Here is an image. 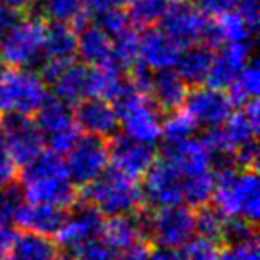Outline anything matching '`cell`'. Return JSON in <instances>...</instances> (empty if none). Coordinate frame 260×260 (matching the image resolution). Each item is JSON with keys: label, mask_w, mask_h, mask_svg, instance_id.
Masks as SVG:
<instances>
[{"label": "cell", "mask_w": 260, "mask_h": 260, "mask_svg": "<svg viewBox=\"0 0 260 260\" xmlns=\"http://www.w3.org/2000/svg\"><path fill=\"white\" fill-rule=\"evenodd\" d=\"M36 126L43 136L45 145H48L50 152L57 155H64L80 134L72 105H66L57 98L47 100L41 105L36 112Z\"/></svg>", "instance_id": "cell-11"}, {"label": "cell", "mask_w": 260, "mask_h": 260, "mask_svg": "<svg viewBox=\"0 0 260 260\" xmlns=\"http://www.w3.org/2000/svg\"><path fill=\"white\" fill-rule=\"evenodd\" d=\"M73 116L80 132L104 141L107 138H112L119 128L114 105L100 98H84L77 104Z\"/></svg>", "instance_id": "cell-18"}, {"label": "cell", "mask_w": 260, "mask_h": 260, "mask_svg": "<svg viewBox=\"0 0 260 260\" xmlns=\"http://www.w3.org/2000/svg\"><path fill=\"white\" fill-rule=\"evenodd\" d=\"M48 100V86L41 73L30 68L0 70V114L34 116Z\"/></svg>", "instance_id": "cell-5"}, {"label": "cell", "mask_w": 260, "mask_h": 260, "mask_svg": "<svg viewBox=\"0 0 260 260\" xmlns=\"http://www.w3.org/2000/svg\"><path fill=\"white\" fill-rule=\"evenodd\" d=\"M4 68V61H2V55H0V70Z\"/></svg>", "instance_id": "cell-49"}, {"label": "cell", "mask_w": 260, "mask_h": 260, "mask_svg": "<svg viewBox=\"0 0 260 260\" xmlns=\"http://www.w3.org/2000/svg\"><path fill=\"white\" fill-rule=\"evenodd\" d=\"M160 23V29L182 48L202 45L212 38V18H209L196 4H189L185 0L168 6Z\"/></svg>", "instance_id": "cell-10"}, {"label": "cell", "mask_w": 260, "mask_h": 260, "mask_svg": "<svg viewBox=\"0 0 260 260\" xmlns=\"http://www.w3.org/2000/svg\"><path fill=\"white\" fill-rule=\"evenodd\" d=\"M77 57V32L73 27L62 23H52L47 27L43 55H41V77L45 80L61 70L62 66L73 62Z\"/></svg>", "instance_id": "cell-19"}, {"label": "cell", "mask_w": 260, "mask_h": 260, "mask_svg": "<svg viewBox=\"0 0 260 260\" xmlns=\"http://www.w3.org/2000/svg\"><path fill=\"white\" fill-rule=\"evenodd\" d=\"M121 70L114 64L89 66L87 75V98H100V100L112 102L126 89Z\"/></svg>", "instance_id": "cell-29"}, {"label": "cell", "mask_w": 260, "mask_h": 260, "mask_svg": "<svg viewBox=\"0 0 260 260\" xmlns=\"http://www.w3.org/2000/svg\"><path fill=\"white\" fill-rule=\"evenodd\" d=\"M182 47L162 29L150 27L139 36V64L150 73L173 70Z\"/></svg>", "instance_id": "cell-20"}, {"label": "cell", "mask_w": 260, "mask_h": 260, "mask_svg": "<svg viewBox=\"0 0 260 260\" xmlns=\"http://www.w3.org/2000/svg\"><path fill=\"white\" fill-rule=\"evenodd\" d=\"M87 75H89V66L77 64L73 61L52 73L47 82H50L57 100L64 102L66 105H77L84 98H87Z\"/></svg>", "instance_id": "cell-24"}, {"label": "cell", "mask_w": 260, "mask_h": 260, "mask_svg": "<svg viewBox=\"0 0 260 260\" xmlns=\"http://www.w3.org/2000/svg\"><path fill=\"white\" fill-rule=\"evenodd\" d=\"M210 200L226 219L255 224L260 216V180L255 168L226 166L216 171Z\"/></svg>", "instance_id": "cell-4"}, {"label": "cell", "mask_w": 260, "mask_h": 260, "mask_svg": "<svg viewBox=\"0 0 260 260\" xmlns=\"http://www.w3.org/2000/svg\"><path fill=\"white\" fill-rule=\"evenodd\" d=\"M242 0H198V8L205 13L209 18H214L217 15H223V13L234 11L237 9V6L241 4Z\"/></svg>", "instance_id": "cell-42"}, {"label": "cell", "mask_w": 260, "mask_h": 260, "mask_svg": "<svg viewBox=\"0 0 260 260\" xmlns=\"http://www.w3.org/2000/svg\"><path fill=\"white\" fill-rule=\"evenodd\" d=\"M241 107V111L232 112L219 126L210 128L205 143L214 155L232 159L242 168H255L258 157L256 136L260 130L258 102L251 100Z\"/></svg>", "instance_id": "cell-2"}, {"label": "cell", "mask_w": 260, "mask_h": 260, "mask_svg": "<svg viewBox=\"0 0 260 260\" xmlns=\"http://www.w3.org/2000/svg\"><path fill=\"white\" fill-rule=\"evenodd\" d=\"M155 160L157 153L153 145L136 141L126 136L114 138L112 145L109 146V164H112V170L136 180L145 177Z\"/></svg>", "instance_id": "cell-17"}, {"label": "cell", "mask_w": 260, "mask_h": 260, "mask_svg": "<svg viewBox=\"0 0 260 260\" xmlns=\"http://www.w3.org/2000/svg\"><path fill=\"white\" fill-rule=\"evenodd\" d=\"M86 202L100 216L112 217L136 214L145 200L143 189L136 178L116 170H107L102 177L86 185Z\"/></svg>", "instance_id": "cell-6"}, {"label": "cell", "mask_w": 260, "mask_h": 260, "mask_svg": "<svg viewBox=\"0 0 260 260\" xmlns=\"http://www.w3.org/2000/svg\"><path fill=\"white\" fill-rule=\"evenodd\" d=\"M102 224L104 219L93 207H80L68 216L64 214L54 234L55 244L59 249H64V253H73L100 237Z\"/></svg>", "instance_id": "cell-16"}, {"label": "cell", "mask_w": 260, "mask_h": 260, "mask_svg": "<svg viewBox=\"0 0 260 260\" xmlns=\"http://www.w3.org/2000/svg\"><path fill=\"white\" fill-rule=\"evenodd\" d=\"M228 96L234 105H244L251 100H256L260 91V68L255 59H249L244 64V68L237 73L234 80L230 82Z\"/></svg>", "instance_id": "cell-32"}, {"label": "cell", "mask_w": 260, "mask_h": 260, "mask_svg": "<svg viewBox=\"0 0 260 260\" xmlns=\"http://www.w3.org/2000/svg\"><path fill=\"white\" fill-rule=\"evenodd\" d=\"M8 260H59V248L52 237L30 232H16Z\"/></svg>", "instance_id": "cell-27"}, {"label": "cell", "mask_w": 260, "mask_h": 260, "mask_svg": "<svg viewBox=\"0 0 260 260\" xmlns=\"http://www.w3.org/2000/svg\"><path fill=\"white\" fill-rule=\"evenodd\" d=\"M168 4H173V2H180V0H166Z\"/></svg>", "instance_id": "cell-50"}, {"label": "cell", "mask_w": 260, "mask_h": 260, "mask_svg": "<svg viewBox=\"0 0 260 260\" xmlns=\"http://www.w3.org/2000/svg\"><path fill=\"white\" fill-rule=\"evenodd\" d=\"M77 32V55L86 66L112 64V38L98 23H82Z\"/></svg>", "instance_id": "cell-25"}, {"label": "cell", "mask_w": 260, "mask_h": 260, "mask_svg": "<svg viewBox=\"0 0 260 260\" xmlns=\"http://www.w3.org/2000/svg\"><path fill=\"white\" fill-rule=\"evenodd\" d=\"M64 166L75 185H89L109 170V146L104 139L79 138L64 153Z\"/></svg>", "instance_id": "cell-12"}, {"label": "cell", "mask_w": 260, "mask_h": 260, "mask_svg": "<svg viewBox=\"0 0 260 260\" xmlns=\"http://www.w3.org/2000/svg\"><path fill=\"white\" fill-rule=\"evenodd\" d=\"M150 256V248L146 246V242H138L132 248L123 249V251L116 253V260H148Z\"/></svg>", "instance_id": "cell-45"}, {"label": "cell", "mask_w": 260, "mask_h": 260, "mask_svg": "<svg viewBox=\"0 0 260 260\" xmlns=\"http://www.w3.org/2000/svg\"><path fill=\"white\" fill-rule=\"evenodd\" d=\"M36 0H0V6L4 8H11L15 11H23V9L30 8Z\"/></svg>", "instance_id": "cell-48"}, {"label": "cell", "mask_w": 260, "mask_h": 260, "mask_svg": "<svg viewBox=\"0 0 260 260\" xmlns=\"http://www.w3.org/2000/svg\"><path fill=\"white\" fill-rule=\"evenodd\" d=\"M182 107L194 119L196 125L210 130L219 126L232 114L234 104L230 96L224 93V89H216L202 84L192 91H187Z\"/></svg>", "instance_id": "cell-15"}, {"label": "cell", "mask_w": 260, "mask_h": 260, "mask_svg": "<svg viewBox=\"0 0 260 260\" xmlns=\"http://www.w3.org/2000/svg\"><path fill=\"white\" fill-rule=\"evenodd\" d=\"M148 260H182L180 258V249L157 248L155 251H150Z\"/></svg>", "instance_id": "cell-47"}, {"label": "cell", "mask_w": 260, "mask_h": 260, "mask_svg": "<svg viewBox=\"0 0 260 260\" xmlns=\"http://www.w3.org/2000/svg\"><path fill=\"white\" fill-rule=\"evenodd\" d=\"M145 235V221L136 214H123V216L109 217L102 224L100 232V239L116 253L132 248L138 242H143Z\"/></svg>", "instance_id": "cell-23"}, {"label": "cell", "mask_w": 260, "mask_h": 260, "mask_svg": "<svg viewBox=\"0 0 260 260\" xmlns=\"http://www.w3.org/2000/svg\"><path fill=\"white\" fill-rule=\"evenodd\" d=\"M173 162L182 177L184 205L203 207L210 202L214 189V153L210 152L205 139L194 136L178 143H166L164 155Z\"/></svg>", "instance_id": "cell-1"}, {"label": "cell", "mask_w": 260, "mask_h": 260, "mask_svg": "<svg viewBox=\"0 0 260 260\" xmlns=\"http://www.w3.org/2000/svg\"><path fill=\"white\" fill-rule=\"evenodd\" d=\"M62 217H64L62 209L47 205V203L20 200L15 209V214H13V223L22 232L52 237L57 232Z\"/></svg>", "instance_id": "cell-22"}, {"label": "cell", "mask_w": 260, "mask_h": 260, "mask_svg": "<svg viewBox=\"0 0 260 260\" xmlns=\"http://www.w3.org/2000/svg\"><path fill=\"white\" fill-rule=\"evenodd\" d=\"M189 86L180 79L175 70H162L155 72L150 77L148 96L153 100V104L164 111H175L184 105V100L187 96Z\"/></svg>", "instance_id": "cell-26"}, {"label": "cell", "mask_w": 260, "mask_h": 260, "mask_svg": "<svg viewBox=\"0 0 260 260\" xmlns=\"http://www.w3.org/2000/svg\"><path fill=\"white\" fill-rule=\"evenodd\" d=\"M116 114L123 128V136L136 141L155 145L162 138V116L160 109L143 91L126 86V89L116 98Z\"/></svg>", "instance_id": "cell-7"}, {"label": "cell", "mask_w": 260, "mask_h": 260, "mask_svg": "<svg viewBox=\"0 0 260 260\" xmlns=\"http://www.w3.org/2000/svg\"><path fill=\"white\" fill-rule=\"evenodd\" d=\"M196 128L198 125L184 109L170 111L168 118H162V138L166 139V143H178L192 138Z\"/></svg>", "instance_id": "cell-35"}, {"label": "cell", "mask_w": 260, "mask_h": 260, "mask_svg": "<svg viewBox=\"0 0 260 260\" xmlns=\"http://www.w3.org/2000/svg\"><path fill=\"white\" fill-rule=\"evenodd\" d=\"M166 0H132L126 8H128V16L132 25L143 27V29H150L160 23L164 13L168 9Z\"/></svg>", "instance_id": "cell-34"}, {"label": "cell", "mask_w": 260, "mask_h": 260, "mask_svg": "<svg viewBox=\"0 0 260 260\" xmlns=\"http://www.w3.org/2000/svg\"><path fill=\"white\" fill-rule=\"evenodd\" d=\"M98 16H100L98 25H100L111 38L118 36L123 30L132 27L128 16H126V13H123V9H112V11H105Z\"/></svg>", "instance_id": "cell-39"}, {"label": "cell", "mask_w": 260, "mask_h": 260, "mask_svg": "<svg viewBox=\"0 0 260 260\" xmlns=\"http://www.w3.org/2000/svg\"><path fill=\"white\" fill-rule=\"evenodd\" d=\"M20 202V194L11 187L0 189V230L13 226V214Z\"/></svg>", "instance_id": "cell-40"}, {"label": "cell", "mask_w": 260, "mask_h": 260, "mask_svg": "<svg viewBox=\"0 0 260 260\" xmlns=\"http://www.w3.org/2000/svg\"><path fill=\"white\" fill-rule=\"evenodd\" d=\"M249 59H251V41L221 45L219 50L212 54V62L205 84L216 89H226Z\"/></svg>", "instance_id": "cell-21"}, {"label": "cell", "mask_w": 260, "mask_h": 260, "mask_svg": "<svg viewBox=\"0 0 260 260\" xmlns=\"http://www.w3.org/2000/svg\"><path fill=\"white\" fill-rule=\"evenodd\" d=\"M23 168H25L22 175L23 200L47 203L62 210L70 209L75 203L77 189L66 171L62 155L43 152Z\"/></svg>", "instance_id": "cell-3"}, {"label": "cell", "mask_w": 260, "mask_h": 260, "mask_svg": "<svg viewBox=\"0 0 260 260\" xmlns=\"http://www.w3.org/2000/svg\"><path fill=\"white\" fill-rule=\"evenodd\" d=\"M145 230L157 248L180 249L196 235L194 212L187 205L159 207L145 221Z\"/></svg>", "instance_id": "cell-9"}, {"label": "cell", "mask_w": 260, "mask_h": 260, "mask_svg": "<svg viewBox=\"0 0 260 260\" xmlns=\"http://www.w3.org/2000/svg\"><path fill=\"white\" fill-rule=\"evenodd\" d=\"M4 148L16 166H27L43 153L45 141L36 121L27 116H6L0 123Z\"/></svg>", "instance_id": "cell-13"}, {"label": "cell", "mask_w": 260, "mask_h": 260, "mask_svg": "<svg viewBox=\"0 0 260 260\" xmlns=\"http://www.w3.org/2000/svg\"><path fill=\"white\" fill-rule=\"evenodd\" d=\"M210 62H212V52L209 50V47L203 43L191 45L180 50L173 70L187 86H202L209 75Z\"/></svg>", "instance_id": "cell-28"}, {"label": "cell", "mask_w": 260, "mask_h": 260, "mask_svg": "<svg viewBox=\"0 0 260 260\" xmlns=\"http://www.w3.org/2000/svg\"><path fill=\"white\" fill-rule=\"evenodd\" d=\"M216 260H260L258 244L255 235L242 241L228 242L224 249H219Z\"/></svg>", "instance_id": "cell-38"}, {"label": "cell", "mask_w": 260, "mask_h": 260, "mask_svg": "<svg viewBox=\"0 0 260 260\" xmlns=\"http://www.w3.org/2000/svg\"><path fill=\"white\" fill-rule=\"evenodd\" d=\"M47 23L38 16H20L13 29L0 40L2 61L13 68H30L43 55Z\"/></svg>", "instance_id": "cell-8"}, {"label": "cell", "mask_w": 260, "mask_h": 260, "mask_svg": "<svg viewBox=\"0 0 260 260\" xmlns=\"http://www.w3.org/2000/svg\"><path fill=\"white\" fill-rule=\"evenodd\" d=\"M16 170H18V166L6 152L4 141H2V130H0V189L11 187V184L16 178Z\"/></svg>", "instance_id": "cell-41"}, {"label": "cell", "mask_w": 260, "mask_h": 260, "mask_svg": "<svg viewBox=\"0 0 260 260\" xmlns=\"http://www.w3.org/2000/svg\"><path fill=\"white\" fill-rule=\"evenodd\" d=\"M143 200L153 209L171 205H184V191H182V177L171 160L160 157L145 175Z\"/></svg>", "instance_id": "cell-14"}, {"label": "cell", "mask_w": 260, "mask_h": 260, "mask_svg": "<svg viewBox=\"0 0 260 260\" xmlns=\"http://www.w3.org/2000/svg\"><path fill=\"white\" fill-rule=\"evenodd\" d=\"M40 11L52 23L77 27L87 22L86 0H38Z\"/></svg>", "instance_id": "cell-31"}, {"label": "cell", "mask_w": 260, "mask_h": 260, "mask_svg": "<svg viewBox=\"0 0 260 260\" xmlns=\"http://www.w3.org/2000/svg\"><path fill=\"white\" fill-rule=\"evenodd\" d=\"M194 224L196 235H202V237L219 242L223 241L226 217L216 209H203V207H200V212L194 214Z\"/></svg>", "instance_id": "cell-36"}, {"label": "cell", "mask_w": 260, "mask_h": 260, "mask_svg": "<svg viewBox=\"0 0 260 260\" xmlns=\"http://www.w3.org/2000/svg\"><path fill=\"white\" fill-rule=\"evenodd\" d=\"M132 0H86L87 11L102 15L105 11H112V9H125Z\"/></svg>", "instance_id": "cell-44"}, {"label": "cell", "mask_w": 260, "mask_h": 260, "mask_svg": "<svg viewBox=\"0 0 260 260\" xmlns=\"http://www.w3.org/2000/svg\"><path fill=\"white\" fill-rule=\"evenodd\" d=\"M219 242L212 239L194 235L184 248H180L182 260H216L219 253Z\"/></svg>", "instance_id": "cell-37"}, {"label": "cell", "mask_w": 260, "mask_h": 260, "mask_svg": "<svg viewBox=\"0 0 260 260\" xmlns=\"http://www.w3.org/2000/svg\"><path fill=\"white\" fill-rule=\"evenodd\" d=\"M237 13L256 32L260 23V0H242L241 4L237 6Z\"/></svg>", "instance_id": "cell-43"}, {"label": "cell", "mask_w": 260, "mask_h": 260, "mask_svg": "<svg viewBox=\"0 0 260 260\" xmlns=\"http://www.w3.org/2000/svg\"><path fill=\"white\" fill-rule=\"evenodd\" d=\"M255 30L244 22L237 9L223 13L212 18V38L210 43H246L251 41Z\"/></svg>", "instance_id": "cell-30"}, {"label": "cell", "mask_w": 260, "mask_h": 260, "mask_svg": "<svg viewBox=\"0 0 260 260\" xmlns=\"http://www.w3.org/2000/svg\"><path fill=\"white\" fill-rule=\"evenodd\" d=\"M18 18H20V11L0 6V40L13 29V25L18 22Z\"/></svg>", "instance_id": "cell-46"}, {"label": "cell", "mask_w": 260, "mask_h": 260, "mask_svg": "<svg viewBox=\"0 0 260 260\" xmlns=\"http://www.w3.org/2000/svg\"><path fill=\"white\" fill-rule=\"evenodd\" d=\"M112 64L119 70L139 66V34L132 27L112 38Z\"/></svg>", "instance_id": "cell-33"}]
</instances>
